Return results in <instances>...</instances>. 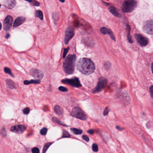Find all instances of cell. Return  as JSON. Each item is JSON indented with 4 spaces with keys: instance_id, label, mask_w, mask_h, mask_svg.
I'll return each mask as SVG.
<instances>
[{
    "instance_id": "9a60e30c",
    "label": "cell",
    "mask_w": 153,
    "mask_h": 153,
    "mask_svg": "<svg viewBox=\"0 0 153 153\" xmlns=\"http://www.w3.org/2000/svg\"><path fill=\"white\" fill-rule=\"evenodd\" d=\"M26 18L23 17H19L17 18L15 20L14 23V27H17L20 26L21 24L25 22Z\"/></svg>"
},
{
    "instance_id": "e0dca14e",
    "label": "cell",
    "mask_w": 153,
    "mask_h": 153,
    "mask_svg": "<svg viewBox=\"0 0 153 153\" xmlns=\"http://www.w3.org/2000/svg\"><path fill=\"white\" fill-rule=\"evenodd\" d=\"M126 27L127 32V40H128V42H129V43H133V41L132 37H131L130 34V31H131V28H130V26H129L128 24H127Z\"/></svg>"
},
{
    "instance_id": "7bdbcfd3",
    "label": "cell",
    "mask_w": 153,
    "mask_h": 153,
    "mask_svg": "<svg viewBox=\"0 0 153 153\" xmlns=\"http://www.w3.org/2000/svg\"><path fill=\"white\" fill-rule=\"evenodd\" d=\"M60 2H62V3H63V2H65V0H59Z\"/></svg>"
},
{
    "instance_id": "30bf717a",
    "label": "cell",
    "mask_w": 153,
    "mask_h": 153,
    "mask_svg": "<svg viewBox=\"0 0 153 153\" xmlns=\"http://www.w3.org/2000/svg\"><path fill=\"white\" fill-rule=\"evenodd\" d=\"M30 73L35 79L41 80L44 76V73L41 70L36 68H32L30 71Z\"/></svg>"
},
{
    "instance_id": "7c38bea8",
    "label": "cell",
    "mask_w": 153,
    "mask_h": 153,
    "mask_svg": "<svg viewBox=\"0 0 153 153\" xmlns=\"http://www.w3.org/2000/svg\"><path fill=\"white\" fill-rule=\"evenodd\" d=\"M13 22V19L12 17L10 15L7 16L4 20V29L6 31L9 30Z\"/></svg>"
},
{
    "instance_id": "484cf974",
    "label": "cell",
    "mask_w": 153,
    "mask_h": 153,
    "mask_svg": "<svg viewBox=\"0 0 153 153\" xmlns=\"http://www.w3.org/2000/svg\"><path fill=\"white\" fill-rule=\"evenodd\" d=\"M47 131H48V129H47V128L44 127V128H42L40 130V133L42 135H46V133H47Z\"/></svg>"
},
{
    "instance_id": "1f68e13d",
    "label": "cell",
    "mask_w": 153,
    "mask_h": 153,
    "mask_svg": "<svg viewBox=\"0 0 153 153\" xmlns=\"http://www.w3.org/2000/svg\"><path fill=\"white\" fill-rule=\"evenodd\" d=\"M30 111V110L29 108V107H26L25 109H23V113L25 115H28Z\"/></svg>"
},
{
    "instance_id": "f6af8a7d",
    "label": "cell",
    "mask_w": 153,
    "mask_h": 153,
    "mask_svg": "<svg viewBox=\"0 0 153 153\" xmlns=\"http://www.w3.org/2000/svg\"><path fill=\"white\" fill-rule=\"evenodd\" d=\"M1 7V4H0V7Z\"/></svg>"
},
{
    "instance_id": "4fadbf2b",
    "label": "cell",
    "mask_w": 153,
    "mask_h": 153,
    "mask_svg": "<svg viewBox=\"0 0 153 153\" xmlns=\"http://www.w3.org/2000/svg\"><path fill=\"white\" fill-rule=\"evenodd\" d=\"M100 32L103 35H109L113 40L116 41V38L112 31L106 27H102L100 29Z\"/></svg>"
},
{
    "instance_id": "7402d4cb",
    "label": "cell",
    "mask_w": 153,
    "mask_h": 153,
    "mask_svg": "<svg viewBox=\"0 0 153 153\" xmlns=\"http://www.w3.org/2000/svg\"><path fill=\"white\" fill-rule=\"evenodd\" d=\"M52 144V143H50V142L45 144V145L44 146V147L43 148V151H42V152H43V153H45V152H46V151H47V149H48V148L50 147V146H51Z\"/></svg>"
},
{
    "instance_id": "2e32d148",
    "label": "cell",
    "mask_w": 153,
    "mask_h": 153,
    "mask_svg": "<svg viewBox=\"0 0 153 153\" xmlns=\"http://www.w3.org/2000/svg\"><path fill=\"white\" fill-rule=\"evenodd\" d=\"M109 11H110L111 13L117 17H119L120 16V14H119L116 9L114 7H111L109 8Z\"/></svg>"
},
{
    "instance_id": "ffe728a7",
    "label": "cell",
    "mask_w": 153,
    "mask_h": 153,
    "mask_svg": "<svg viewBox=\"0 0 153 153\" xmlns=\"http://www.w3.org/2000/svg\"><path fill=\"white\" fill-rule=\"evenodd\" d=\"M40 80H32L31 81H25L24 82V83L26 85L28 84H38V83H40Z\"/></svg>"
},
{
    "instance_id": "5bb4252c",
    "label": "cell",
    "mask_w": 153,
    "mask_h": 153,
    "mask_svg": "<svg viewBox=\"0 0 153 153\" xmlns=\"http://www.w3.org/2000/svg\"><path fill=\"white\" fill-rule=\"evenodd\" d=\"M4 5L8 8L12 9L15 6V0H4Z\"/></svg>"
},
{
    "instance_id": "8d00e7d4",
    "label": "cell",
    "mask_w": 153,
    "mask_h": 153,
    "mask_svg": "<svg viewBox=\"0 0 153 153\" xmlns=\"http://www.w3.org/2000/svg\"><path fill=\"white\" fill-rule=\"evenodd\" d=\"M31 3H32V5H34V6H39L40 4L39 2H38L37 1H35L34 0H32V2Z\"/></svg>"
},
{
    "instance_id": "83f0119b",
    "label": "cell",
    "mask_w": 153,
    "mask_h": 153,
    "mask_svg": "<svg viewBox=\"0 0 153 153\" xmlns=\"http://www.w3.org/2000/svg\"><path fill=\"white\" fill-rule=\"evenodd\" d=\"M70 137V134L66 130H63V136L62 138H69Z\"/></svg>"
},
{
    "instance_id": "ac0fdd59",
    "label": "cell",
    "mask_w": 153,
    "mask_h": 153,
    "mask_svg": "<svg viewBox=\"0 0 153 153\" xmlns=\"http://www.w3.org/2000/svg\"><path fill=\"white\" fill-rule=\"evenodd\" d=\"M54 110L55 113L58 114V115H61L63 114V109L59 105H55V107H54Z\"/></svg>"
},
{
    "instance_id": "52a82bcc",
    "label": "cell",
    "mask_w": 153,
    "mask_h": 153,
    "mask_svg": "<svg viewBox=\"0 0 153 153\" xmlns=\"http://www.w3.org/2000/svg\"><path fill=\"white\" fill-rule=\"evenodd\" d=\"M75 35L74 29L72 27H69L65 32L64 41L66 44H67L69 41Z\"/></svg>"
},
{
    "instance_id": "3957f363",
    "label": "cell",
    "mask_w": 153,
    "mask_h": 153,
    "mask_svg": "<svg viewBox=\"0 0 153 153\" xmlns=\"http://www.w3.org/2000/svg\"><path fill=\"white\" fill-rule=\"evenodd\" d=\"M137 6V1L135 0H126L122 6V10L124 13L133 12Z\"/></svg>"
},
{
    "instance_id": "4316f807",
    "label": "cell",
    "mask_w": 153,
    "mask_h": 153,
    "mask_svg": "<svg viewBox=\"0 0 153 153\" xmlns=\"http://www.w3.org/2000/svg\"><path fill=\"white\" fill-rule=\"evenodd\" d=\"M92 149L94 152H97L98 151V146L95 143H94L92 145Z\"/></svg>"
},
{
    "instance_id": "277c9868",
    "label": "cell",
    "mask_w": 153,
    "mask_h": 153,
    "mask_svg": "<svg viewBox=\"0 0 153 153\" xmlns=\"http://www.w3.org/2000/svg\"><path fill=\"white\" fill-rule=\"evenodd\" d=\"M72 116L83 120H85L87 119V116L82 109L78 106L74 107L72 111Z\"/></svg>"
},
{
    "instance_id": "9c48e42d",
    "label": "cell",
    "mask_w": 153,
    "mask_h": 153,
    "mask_svg": "<svg viewBox=\"0 0 153 153\" xmlns=\"http://www.w3.org/2000/svg\"><path fill=\"white\" fill-rule=\"evenodd\" d=\"M143 31L144 32L150 35H152L153 31V21L149 20L147 21L144 23L143 27Z\"/></svg>"
},
{
    "instance_id": "f546056e",
    "label": "cell",
    "mask_w": 153,
    "mask_h": 153,
    "mask_svg": "<svg viewBox=\"0 0 153 153\" xmlns=\"http://www.w3.org/2000/svg\"><path fill=\"white\" fill-rule=\"evenodd\" d=\"M1 133L3 137H6L7 136V132H6V130L5 127H3L1 129Z\"/></svg>"
},
{
    "instance_id": "b9f144b4",
    "label": "cell",
    "mask_w": 153,
    "mask_h": 153,
    "mask_svg": "<svg viewBox=\"0 0 153 153\" xmlns=\"http://www.w3.org/2000/svg\"><path fill=\"white\" fill-rule=\"evenodd\" d=\"M10 34H7V35H6V38H8L10 37Z\"/></svg>"
},
{
    "instance_id": "d6a6232c",
    "label": "cell",
    "mask_w": 153,
    "mask_h": 153,
    "mask_svg": "<svg viewBox=\"0 0 153 153\" xmlns=\"http://www.w3.org/2000/svg\"><path fill=\"white\" fill-rule=\"evenodd\" d=\"M109 111H110V110H109V108H108V107H106V108H105V109L104 111V116H106V115H108Z\"/></svg>"
},
{
    "instance_id": "7a4b0ae2",
    "label": "cell",
    "mask_w": 153,
    "mask_h": 153,
    "mask_svg": "<svg viewBox=\"0 0 153 153\" xmlns=\"http://www.w3.org/2000/svg\"><path fill=\"white\" fill-rule=\"evenodd\" d=\"M76 57L75 55H69L65 59L63 64V69L66 73L72 74L74 72Z\"/></svg>"
},
{
    "instance_id": "5b68a950",
    "label": "cell",
    "mask_w": 153,
    "mask_h": 153,
    "mask_svg": "<svg viewBox=\"0 0 153 153\" xmlns=\"http://www.w3.org/2000/svg\"><path fill=\"white\" fill-rule=\"evenodd\" d=\"M107 84V80L104 77H100L98 79L96 87L93 90V93H97L101 92L106 87Z\"/></svg>"
},
{
    "instance_id": "d4e9b609",
    "label": "cell",
    "mask_w": 153,
    "mask_h": 153,
    "mask_svg": "<svg viewBox=\"0 0 153 153\" xmlns=\"http://www.w3.org/2000/svg\"><path fill=\"white\" fill-rule=\"evenodd\" d=\"M4 72L14 77V75H13V73H12V72H11V69L10 68H8V67H5V68H4Z\"/></svg>"
},
{
    "instance_id": "60d3db41",
    "label": "cell",
    "mask_w": 153,
    "mask_h": 153,
    "mask_svg": "<svg viewBox=\"0 0 153 153\" xmlns=\"http://www.w3.org/2000/svg\"><path fill=\"white\" fill-rule=\"evenodd\" d=\"M25 1H28V2H30V3H31L32 1V0H25Z\"/></svg>"
},
{
    "instance_id": "74e56055",
    "label": "cell",
    "mask_w": 153,
    "mask_h": 153,
    "mask_svg": "<svg viewBox=\"0 0 153 153\" xmlns=\"http://www.w3.org/2000/svg\"><path fill=\"white\" fill-rule=\"evenodd\" d=\"M153 85H151V86H150V88H149V92H150V95H151V97H152V98L153 97Z\"/></svg>"
},
{
    "instance_id": "f35d334b",
    "label": "cell",
    "mask_w": 153,
    "mask_h": 153,
    "mask_svg": "<svg viewBox=\"0 0 153 153\" xmlns=\"http://www.w3.org/2000/svg\"><path fill=\"white\" fill-rule=\"evenodd\" d=\"M88 133H89V134H91V135H92V134H94V130H93V129H90V130H88Z\"/></svg>"
},
{
    "instance_id": "8fae6325",
    "label": "cell",
    "mask_w": 153,
    "mask_h": 153,
    "mask_svg": "<svg viewBox=\"0 0 153 153\" xmlns=\"http://www.w3.org/2000/svg\"><path fill=\"white\" fill-rule=\"evenodd\" d=\"M26 129V127L23 125H16L11 127L10 131L15 133L21 134L24 133Z\"/></svg>"
},
{
    "instance_id": "d590c367",
    "label": "cell",
    "mask_w": 153,
    "mask_h": 153,
    "mask_svg": "<svg viewBox=\"0 0 153 153\" xmlns=\"http://www.w3.org/2000/svg\"><path fill=\"white\" fill-rule=\"evenodd\" d=\"M82 138L83 140H85V141H87V142H89V137H88L87 135H83V136H82Z\"/></svg>"
},
{
    "instance_id": "ee69618b",
    "label": "cell",
    "mask_w": 153,
    "mask_h": 153,
    "mask_svg": "<svg viewBox=\"0 0 153 153\" xmlns=\"http://www.w3.org/2000/svg\"><path fill=\"white\" fill-rule=\"evenodd\" d=\"M1 27H2V25H1V23H0V30H1Z\"/></svg>"
},
{
    "instance_id": "f1b7e54d",
    "label": "cell",
    "mask_w": 153,
    "mask_h": 153,
    "mask_svg": "<svg viewBox=\"0 0 153 153\" xmlns=\"http://www.w3.org/2000/svg\"><path fill=\"white\" fill-rule=\"evenodd\" d=\"M59 89L60 91L63 92H67L68 91V89L66 88L63 87V86H60V87H59Z\"/></svg>"
},
{
    "instance_id": "6da1fadb",
    "label": "cell",
    "mask_w": 153,
    "mask_h": 153,
    "mask_svg": "<svg viewBox=\"0 0 153 153\" xmlns=\"http://www.w3.org/2000/svg\"><path fill=\"white\" fill-rule=\"evenodd\" d=\"M94 62L88 58L80 59L77 64V69L85 75H89L94 72L95 70Z\"/></svg>"
},
{
    "instance_id": "e575fe53",
    "label": "cell",
    "mask_w": 153,
    "mask_h": 153,
    "mask_svg": "<svg viewBox=\"0 0 153 153\" xmlns=\"http://www.w3.org/2000/svg\"><path fill=\"white\" fill-rule=\"evenodd\" d=\"M59 15H58V13H54V14H53V19H54L55 20H57L58 19H59Z\"/></svg>"
},
{
    "instance_id": "44dd1931",
    "label": "cell",
    "mask_w": 153,
    "mask_h": 153,
    "mask_svg": "<svg viewBox=\"0 0 153 153\" xmlns=\"http://www.w3.org/2000/svg\"><path fill=\"white\" fill-rule=\"evenodd\" d=\"M71 131L73 133L76 135H79V134H82V130L81 129H77L75 128H72L71 129Z\"/></svg>"
},
{
    "instance_id": "8992f818",
    "label": "cell",
    "mask_w": 153,
    "mask_h": 153,
    "mask_svg": "<svg viewBox=\"0 0 153 153\" xmlns=\"http://www.w3.org/2000/svg\"><path fill=\"white\" fill-rule=\"evenodd\" d=\"M61 82L68 84L72 87H77V88L81 86V84L80 83L79 79L77 77H75L71 79H64L61 81Z\"/></svg>"
},
{
    "instance_id": "836d02e7",
    "label": "cell",
    "mask_w": 153,
    "mask_h": 153,
    "mask_svg": "<svg viewBox=\"0 0 153 153\" xmlns=\"http://www.w3.org/2000/svg\"><path fill=\"white\" fill-rule=\"evenodd\" d=\"M31 151L33 153H39L40 152L39 149L37 147L33 148Z\"/></svg>"
},
{
    "instance_id": "cb8c5ba5",
    "label": "cell",
    "mask_w": 153,
    "mask_h": 153,
    "mask_svg": "<svg viewBox=\"0 0 153 153\" xmlns=\"http://www.w3.org/2000/svg\"><path fill=\"white\" fill-rule=\"evenodd\" d=\"M52 120L53 122H55V123H57V124H59L61 125L64 126H67V125L64 124H62L60 121L59 119H58L56 118L55 117H53L52 118Z\"/></svg>"
},
{
    "instance_id": "603a6c76",
    "label": "cell",
    "mask_w": 153,
    "mask_h": 153,
    "mask_svg": "<svg viewBox=\"0 0 153 153\" xmlns=\"http://www.w3.org/2000/svg\"><path fill=\"white\" fill-rule=\"evenodd\" d=\"M36 16L39 18L40 19L43 20V15L42 11H40V10H37L36 11Z\"/></svg>"
},
{
    "instance_id": "d6986e66",
    "label": "cell",
    "mask_w": 153,
    "mask_h": 153,
    "mask_svg": "<svg viewBox=\"0 0 153 153\" xmlns=\"http://www.w3.org/2000/svg\"><path fill=\"white\" fill-rule=\"evenodd\" d=\"M6 83H7V86L9 88L12 89L15 88V83L12 80H10V79L7 80Z\"/></svg>"
},
{
    "instance_id": "ba28073f",
    "label": "cell",
    "mask_w": 153,
    "mask_h": 153,
    "mask_svg": "<svg viewBox=\"0 0 153 153\" xmlns=\"http://www.w3.org/2000/svg\"><path fill=\"white\" fill-rule=\"evenodd\" d=\"M135 37L139 44L142 47L146 46L149 43V40L147 38L140 34H136Z\"/></svg>"
},
{
    "instance_id": "4dcf8cb0",
    "label": "cell",
    "mask_w": 153,
    "mask_h": 153,
    "mask_svg": "<svg viewBox=\"0 0 153 153\" xmlns=\"http://www.w3.org/2000/svg\"><path fill=\"white\" fill-rule=\"evenodd\" d=\"M69 50V47H68V48H66V49H64V51H63V58H65V57H66Z\"/></svg>"
},
{
    "instance_id": "ab89813d",
    "label": "cell",
    "mask_w": 153,
    "mask_h": 153,
    "mask_svg": "<svg viewBox=\"0 0 153 153\" xmlns=\"http://www.w3.org/2000/svg\"><path fill=\"white\" fill-rule=\"evenodd\" d=\"M116 128L118 130H119V131H121V130H123L124 128H121L119 126H116Z\"/></svg>"
}]
</instances>
